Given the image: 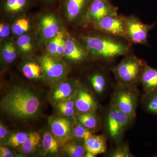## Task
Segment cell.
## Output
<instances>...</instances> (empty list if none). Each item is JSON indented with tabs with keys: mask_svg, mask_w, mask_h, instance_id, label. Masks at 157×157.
I'll return each instance as SVG.
<instances>
[{
	"mask_svg": "<svg viewBox=\"0 0 157 157\" xmlns=\"http://www.w3.org/2000/svg\"><path fill=\"white\" fill-rule=\"evenodd\" d=\"M41 107L39 96L32 90L17 86L9 90L1 102V109L14 118L27 120L35 117Z\"/></svg>",
	"mask_w": 157,
	"mask_h": 157,
	"instance_id": "6da1fadb",
	"label": "cell"
},
{
	"mask_svg": "<svg viewBox=\"0 0 157 157\" xmlns=\"http://www.w3.org/2000/svg\"><path fill=\"white\" fill-rule=\"evenodd\" d=\"M101 33V35H88L82 38L88 53L106 60L129 54L132 45L130 42L125 39Z\"/></svg>",
	"mask_w": 157,
	"mask_h": 157,
	"instance_id": "7a4b0ae2",
	"label": "cell"
},
{
	"mask_svg": "<svg viewBox=\"0 0 157 157\" xmlns=\"http://www.w3.org/2000/svg\"><path fill=\"white\" fill-rule=\"evenodd\" d=\"M147 63L134 55L124 57L111 71L119 84L132 86L140 82L144 68Z\"/></svg>",
	"mask_w": 157,
	"mask_h": 157,
	"instance_id": "3957f363",
	"label": "cell"
},
{
	"mask_svg": "<svg viewBox=\"0 0 157 157\" xmlns=\"http://www.w3.org/2000/svg\"><path fill=\"white\" fill-rule=\"evenodd\" d=\"M124 19L129 42L132 44H139L149 47L147 40L149 33L154 28L155 23L147 24L133 15L124 16Z\"/></svg>",
	"mask_w": 157,
	"mask_h": 157,
	"instance_id": "277c9868",
	"label": "cell"
},
{
	"mask_svg": "<svg viewBox=\"0 0 157 157\" xmlns=\"http://www.w3.org/2000/svg\"><path fill=\"white\" fill-rule=\"evenodd\" d=\"M119 85L113 94L111 103L121 111L134 118L137 107V92L132 86Z\"/></svg>",
	"mask_w": 157,
	"mask_h": 157,
	"instance_id": "5b68a950",
	"label": "cell"
},
{
	"mask_svg": "<svg viewBox=\"0 0 157 157\" xmlns=\"http://www.w3.org/2000/svg\"><path fill=\"white\" fill-rule=\"evenodd\" d=\"M132 119L111 103L106 120L107 131L111 138L115 141L119 140Z\"/></svg>",
	"mask_w": 157,
	"mask_h": 157,
	"instance_id": "8992f818",
	"label": "cell"
},
{
	"mask_svg": "<svg viewBox=\"0 0 157 157\" xmlns=\"http://www.w3.org/2000/svg\"><path fill=\"white\" fill-rule=\"evenodd\" d=\"M93 25L98 31L125 39L129 42L126 30L124 16L123 15L118 14L108 15L93 24Z\"/></svg>",
	"mask_w": 157,
	"mask_h": 157,
	"instance_id": "52a82bcc",
	"label": "cell"
},
{
	"mask_svg": "<svg viewBox=\"0 0 157 157\" xmlns=\"http://www.w3.org/2000/svg\"><path fill=\"white\" fill-rule=\"evenodd\" d=\"M118 14V8L107 0H91L84 15L85 21L93 24L108 15Z\"/></svg>",
	"mask_w": 157,
	"mask_h": 157,
	"instance_id": "ba28073f",
	"label": "cell"
},
{
	"mask_svg": "<svg viewBox=\"0 0 157 157\" xmlns=\"http://www.w3.org/2000/svg\"><path fill=\"white\" fill-rule=\"evenodd\" d=\"M52 132L60 144L68 143L73 135V128L70 121L60 117H53L49 120Z\"/></svg>",
	"mask_w": 157,
	"mask_h": 157,
	"instance_id": "9c48e42d",
	"label": "cell"
},
{
	"mask_svg": "<svg viewBox=\"0 0 157 157\" xmlns=\"http://www.w3.org/2000/svg\"><path fill=\"white\" fill-rule=\"evenodd\" d=\"M41 67L45 76L52 82L59 81L65 75L66 68L63 63L49 55L42 57Z\"/></svg>",
	"mask_w": 157,
	"mask_h": 157,
	"instance_id": "30bf717a",
	"label": "cell"
},
{
	"mask_svg": "<svg viewBox=\"0 0 157 157\" xmlns=\"http://www.w3.org/2000/svg\"><path fill=\"white\" fill-rule=\"evenodd\" d=\"M75 96V107L80 113L92 112L98 109L97 101L92 93L86 88H78Z\"/></svg>",
	"mask_w": 157,
	"mask_h": 157,
	"instance_id": "8fae6325",
	"label": "cell"
},
{
	"mask_svg": "<svg viewBox=\"0 0 157 157\" xmlns=\"http://www.w3.org/2000/svg\"><path fill=\"white\" fill-rule=\"evenodd\" d=\"M78 86L75 82L63 81L55 86L51 91L50 100L53 103L72 99L75 96Z\"/></svg>",
	"mask_w": 157,
	"mask_h": 157,
	"instance_id": "7c38bea8",
	"label": "cell"
},
{
	"mask_svg": "<svg viewBox=\"0 0 157 157\" xmlns=\"http://www.w3.org/2000/svg\"><path fill=\"white\" fill-rule=\"evenodd\" d=\"M88 53L85 47H82L73 39L65 40L64 54L71 60L76 62L82 61L86 59Z\"/></svg>",
	"mask_w": 157,
	"mask_h": 157,
	"instance_id": "4fadbf2b",
	"label": "cell"
},
{
	"mask_svg": "<svg viewBox=\"0 0 157 157\" xmlns=\"http://www.w3.org/2000/svg\"><path fill=\"white\" fill-rule=\"evenodd\" d=\"M140 82L146 94L157 90V69L146 63L144 68Z\"/></svg>",
	"mask_w": 157,
	"mask_h": 157,
	"instance_id": "5bb4252c",
	"label": "cell"
},
{
	"mask_svg": "<svg viewBox=\"0 0 157 157\" xmlns=\"http://www.w3.org/2000/svg\"><path fill=\"white\" fill-rule=\"evenodd\" d=\"M84 146L86 151L91 152L95 155L104 153L107 150L106 137L103 135H92L85 140Z\"/></svg>",
	"mask_w": 157,
	"mask_h": 157,
	"instance_id": "9a60e30c",
	"label": "cell"
},
{
	"mask_svg": "<svg viewBox=\"0 0 157 157\" xmlns=\"http://www.w3.org/2000/svg\"><path fill=\"white\" fill-rule=\"evenodd\" d=\"M41 25L42 36L45 39H52L59 33L57 21L52 14L44 16L41 20Z\"/></svg>",
	"mask_w": 157,
	"mask_h": 157,
	"instance_id": "2e32d148",
	"label": "cell"
},
{
	"mask_svg": "<svg viewBox=\"0 0 157 157\" xmlns=\"http://www.w3.org/2000/svg\"><path fill=\"white\" fill-rule=\"evenodd\" d=\"M90 0H67L66 9L69 19H75L83 12Z\"/></svg>",
	"mask_w": 157,
	"mask_h": 157,
	"instance_id": "e0dca14e",
	"label": "cell"
},
{
	"mask_svg": "<svg viewBox=\"0 0 157 157\" xmlns=\"http://www.w3.org/2000/svg\"><path fill=\"white\" fill-rule=\"evenodd\" d=\"M41 140V137L39 133L36 132L30 133L27 139L21 146L23 152L25 154L33 153L36 150Z\"/></svg>",
	"mask_w": 157,
	"mask_h": 157,
	"instance_id": "ac0fdd59",
	"label": "cell"
},
{
	"mask_svg": "<svg viewBox=\"0 0 157 157\" xmlns=\"http://www.w3.org/2000/svg\"><path fill=\"white\" fill-rule=\"evenodd\" d=\"M42 144L43 148L46 152L52 154L58 152L59 143L53 135L49 132H46L44 134Z\"/></svg>",
	"mask_w": 157,
	"mask_h": 157,
	"instance_id": "d6986e66",
	"label": "cell"
},
{
	"mask_svg": "<svg viewBox=\"0 0 157 157\" xmlns=\"http://www.w3.org/2000/svg\"><path fill=\"white\" fill-rule=\"evenodd\" d=\"M78 123L87 128L95 129L98 126V119L94 111L81 113L77 117Z\"/></svg>",
	"mask_w": 157,
	"mask_h": 157,
	"instance_id": "ffe728a7",
	"label": "cell"
},
{
	"mask_svg": "<svg viewBox=\"0 0 157 157\" xmlns=\"http://www.w3.org/2000/svg\"><path fill=\"white\" fill-rule=\"evenodd\" d=\"M42 68L35 63H28L24 65L23 73L27 78L29 79L39 78L41 76Z\"/></svg>",
	"mask_w": 157,
	"mask_h": 157,
	"instance_id": "44dd1931",
	"label": "cell"
},
{
	"mask_svg": "<svg viewBox=\"0 0 157 157\" xmlns=\"http://www.w3.org/2000/svg\"><path fill=\"white\" fill-rule=\"evenodd\" d=\"M65 150L70 157H83L85 154L86 150L84 145L71 141L65 144Z\"/></svg>",
	"mask_w": 157,
	"mask_h": 157,
	"instance_id": "7402d4cb",
	"label": "cell"
},
{
	"mask_svg": "<svg viewBox=\"0 0 157 157\" xmlns=\"http://www.w3.org/2000/svg\"><path fill=\"white\" fill-rule=\"evenodd\" d=\"M90 82L92 86L95 91L98 94L104 92L106 88V78L103 74L96 73L93 74L90 78Z\"/></svg>",
	"mask_w": 157,
	"mask_h": 157,
	"instance_id": "603a6c76",
	"label": "cell"
},
{
	"mask_svg": "<svg viewBox=\"0 0 157 157\" xmlns=\"http://www.w3.org/2000/svg\"><path fill=\"white\" fill-rule=\"evenodd\" d=\"M144 104L148 112L157 116V90L146 94Z\"/></svg>",
	"mask_w": 157,
	"mask_h": 157,
	"instance_id": "cb8c5ba5",
	"label": "cell"
},
{
	"mask_svg": "<svg viewBox=\"0 0 157 157\" xmlns=\"http://www.w3.org/2000/svg\"><path fill=\"white\" fill-rule=\"evenodd\" d=\"M17 56L16 48L12 42H9L5 44L2 49V57L4 61L7 63L14 61Z\"/></svg>",
	"mask_w": 157,
	"mask_h": 157,
	"instance_id": "d4e9b609",
	"label": "cell"
},
{
	"mask_svg": "<svg viewBox=\"0 0 157 157\" xmlns=\"http://www.w3.org/2000/svg\"><path fill=\"white\" fill-rule=\"evenodd\" d=\"M28 136V134L24 132H17L11 134L8 138L7 144L11 147H18L24 143Z\"/></svg>",
	"mask_w": 157,
	"mask_h": 157,
	"instance_id": "484cf974",
	"label": "cell"
},
{
	"mask_svg": "<svg viewBox=\"0 0 157 157\" xmlns=\"http://www.w3.org/2000/svg\"><path fill=\"white\" fill-rule=\"evenodd\" d=\"M73 133L74 136L78 140L84 141L93 135L90 129L87 128L78 123L73 126Z\"/></svg>",
	"mask_w": 157,
	"mask_h": 157,
	"instance_id": "4316f807",
	"label": "cell"
},
{
	"mask_svg": "<svg viewBox=\"0 0 157 157\" xmlns=\"http://www.w3.org/2000/svg\"><path fill=\"white\" fill-rule=\"evenodd\" d=\"M29 27V24L27 20L19 19L14 23L12 28L13 33L15 35L21 36L25 32L28 31Z\"/></svg>",
	"mask_w": 157,
	"mask_h": 157,
	"instance_id": "83f0119b",
	"label": "cell"
},
{
	"mask_svg": "<svg viewBox=\"0 0 157 157\" xmlns=\"http://www.w3.org/2000/svg\"><path fill=\"white\" fill-rule=\"evenodd\" d=\"M108 156L110 157H134L130 151L128 146L123 144L117 147L110 152Z\"/></svg>",
	"mask_w": 157,
	"mask_h": 157,
	"instance_id": "f1b7e54d",
	"label": "cell"
},
{
	"mask_svg": "<svg viewBox=\"0 0 157 157\" xmlns=\"http://www.w3.org/2000/svg\"><path fill=\"white\" fill-rule=\"evenodd\" d=\"M17 45L20 49L25 52L30 51L33 48L30 38L27 35L20 36L17 39Z\"/></svg>",
	"mask_w": 157,
	"mask_h": 157,
	"instance_id": "f546056e",
	"label": "cell"
},
{
	"mask_svg": "<svg viewBox=\"0 0 157 157\" xmlns=\"http://www.w3.org/2000/svg\"><path fill=\"white\" fill-rule=\"evenodd\" d=\"M26 2V0H7L6 8L8 11H17L22 9Z\"/></svg>",
	"mask_w": 157,
	"mask_h": 157,
	"instance_id": "4dcf8cb0",
	"label": "cell"
},
{
	"mask_svg": "<svg viewBox=\"0 0 157 157\" xmlns=\"http://www.w3.org/2000/svg\"><path fill=\"white\" fill-rule=\"evenodd\" d=\"M63 36V34L62 32H59L55 36L52 38L48 45V52L52 55H57L58 49L60 41Z\"/></svg>",
	"mask_w": 157,
	"mask_h": 157,
	"instance_id": "1f68e13d",
	"label": "cell"
},
{
	"mask_svg": "<svg viewBox=\"0 0 157 157\" xmlns=\"http://www.w3.org/2000/svg\"><path fill=\"white\" fill-rule=\"evenodd\" d=\"M57 107L60 112L63 115L67 117H72L75 113V109L64 107L59 104H57Z\"/></svg>",
	"mask_w": 157,
	"mask_h": 157,
	"instance_id": "d6a6232c",
	"label": "cell"
},
{
	"mask_svg": "<svg viewBox=\"0 0 157 157\" xmlns=\"http://www.w3.org/2000/svg\"><path fill=\"white\" fill-rule=\"evenodd\" d=\"M10 33V28L9 26L5 24L1 23L0 25V36L1 38L9 36Z\"/></svg>",
	"mask_w": 157,
	"mask_h": 157,
	"instance_id": "836d02e7",
	"label": "cell"
},
{
	"mask_svg": "<svg viewBox=\"0 0 157 157\" xmlns=\"http://www.w3.org/2000/svg\"><path fill=\"white\" fill-rule=\"evenodd\" d=\"M0 157H12L14 155L11 153L10 150L6 147H0Z\"/></svg>",
	"mask_w": 157,
	"mask_h": 157,
	"instance_id": "e575fe53",
	"label": "cell"
},
{
	"mask_svg": "<svg viewBox=\"0 0 157 157\" xmlns=\"http://www.w3.org/2000/svg\"><path fill=\"white\" fill-rule=\"evenodd\" d=\"M65 48V40L64 39V36H63L60 41L59 44L58 49L57 53V55H61L64 54Z\"/></svg>",
	"mask_w": 157,
	"mask_h": 157,
	"instance_id": "d590c367",
	"label": "cell"
},
{
	"mask_svg": "<svg viewBox=\"0 0 157 157\" xmlns=\"http://www.w3.org/2000/svg\"><path fill=\"white\" fill-rule=\"evenodd\" d=\"M8 133V130L6 128V127L4 126L2 124H0V139L1 140L5 138L7 135Z\"/></svg>",
	"mask_w": 157,
	"mask_h": 157,
	"instance_id": "8d00e7d4",
	"label": "cell"
},
{
	"mask_svg": "<svg viewBox=\"0 0 157 157\" xmlns=\"http://www.w3.org/2000/svg\"><path fill=\"white\" fill-rule=\"evenodd\" d=\"M97 155H95L94 154L89 151L86 152L85 154L84 155L85 157H95L97 156Z\"/></svg>",
	"mask_w": 157,
	"mask_h": 157,
	"instance_id": "74e56055",
	"label": "cell"
},
{
	"mask_svg": "<svg viewBox=\"0 0 157 157\" xmlns=\"http://www.w3.org/2000/svg\"><path fill=\"white\" fill-rule=\"evenodd\" d=\"M107 1H109V0H107Z\"/></svg>",
	"mask_w": 157,
	"mask_h": 157,
	"instance_id": "f35d334b",
	"label": "cell"
}]
</instances>
